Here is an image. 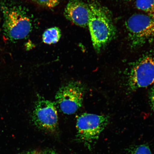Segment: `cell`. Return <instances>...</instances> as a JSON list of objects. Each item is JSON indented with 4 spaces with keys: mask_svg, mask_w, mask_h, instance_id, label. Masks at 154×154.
<instances>
[{
    "mask_svg": "<svg viewBox=\"0 0 154 154\" xmlns=\"http://www.w3.org/2000/svg\"><path fill=\"white\" fill-rule=\"evenodd\" d=\"M90 17L88 26L92 45L99 53L114 38L116 29L109 10L97 2L88 5Z\"/></svg>",
    "mask_w": 154,
    "mask_h": 154,
    "instance_id": "obj_1",
    "label": "cell"
},
{
    "mask_svg": "<svg viewBox=\"0 0 154 154\" xmlns=\"http://www.w3.org/2000/svg\"><path fill=\"white\" fill-rule=\"evenodd\" d=\"M3 29L7 37L11 41L26 38L32 29L29 17L22 7L11 4L3 5Z\"/></svg>",
    "mask_w": 154,
    "mask_h": 154,
    "instance_id": "obj_2",
    "label": "cell"
},
{
    "mask_svg": "<svg viewBox=\"0 0 154 154\" xmlns=\"http://www.w3.org/2000/svg\"><path fill=\"white\" fill-rule=\"evenodd\" d=\"M131 48H140L154 40V14H137L126 23Z\"/></svg>",
    "mask_w": 154,
    "mask_h": 154,
    "instance_id": "obj_3",
    "label": "cell"
},
{
    "mask_svg": "<svg viewBox=\"0 0 154 154\" xmlns=\"http://www.w3.org/2000/svg\"><path fill=\"white\" fill-rule=\"evenodd\" d=\"M154 83V57L147 55L133 64L127 74V84L131 91H136Z\"/></svg>",
    "mask_w": 154,
    "mask_h": 154,
    "instance_id": "obj_4",
    "label": "cell"
},
{
    "mask_svg": "<svg viewBox=\"0 0 154 154\" xmlns=\"http://www.w3.org/2000/svg\"><path fill=\"white\" fill-rule=\"evenodd\" d=\"M85 88L82 83L72 81L61 87L58 90L55 99L63 113L74 114L82 106Z\"/></svg>",
    "mask_w": 154,
    "mask_h": 154,
    "instance_id": "obj_5",
    "label": "cell"
},
{
    "mask_svg": "<svg viewBox=\"0 0 154 154\" xmlns=\"http://www.w3.org/2000/svg\"><path fill=\"white\" fill-rule=\"evenodd\" d=\"M109 121V117L107 115L82 113L77 119L76 127L78 137L87 142H91L97 139Z\"/></svg>",
    "mask_w": 154,
    "mask_h": 154,
    "instance_id": "obj_6",
    "label": "cell"
},
{
    "mask_svg": "<svg viewBox=\"0 0 154 154\" xmlns=\"http://www.w3.org/2000/svg\"><path fill=\"white\" fill-rule=\"evenodd\" d=\"M32 122L38 128L47 131L57 130L58 122L57 111L55 103L38 96L32 115Z\"/></svg>",
    "mask_w": 154,
    "mask_h": 154,
    "instance_id": "obj_7",
    "label": "cell"
},
{
    "mask_svg": "<svg viewBox=\"0 0 154 154\" xmlns=\"http://www.w3.org/2000/svg\"><path fill=\"white\" fill-rule=\"evenodd\" d=\"M64 15L76 26L86 28L89 19V6L82 0H70L65 8Z\"/></svg>",
    "mask_w": 154,
    "mask_h": 154,
    "instance_id": "obj_8",
    "label": "cell"
},
{
    "mask_svg": "<svg viewBox=\"0 0 154 154\" xmlns=\"http://www.w3.org/2000/svg\"><path fill=\"white\" fill-rule=\"evenodd\" d=\"M61 32L60 29L57 27L51 28L47 29L44 32L43 40L44 43L52 44L57 43L60 39Z\"/></svg>",
    "mask_w": 154,
    "mask_h": 154,
    "instance_id": "obj_9",
    "label": "cell"
},
{
    "mask_svg": "<svg viewBox=\"0 0 154 154\" xmlns=\"http://www.w3.org/2000/svg\"><path fill=\"white\" fill-rule=\"evenodd\" d=\"M135 5L140 10L154 14V0H136Z\"/></svg>",
    "mask_w": 154,
    "mask_h": 154,
    "instance_id": "obj_10",
    "label": "cell"
},
{
    "mask_svg": "<svg viewBox=\"0 0 154 154\" xmlns=\"http://www.w3.org/2000/svg\"><path fill=\"white\" fill-rule=\"evenodd\" d=\"M125 154H152L149 146L142 144L132 149L128 153Z\"/></svg>",
    "mask_w": 154,
    "mask_h": 154,
    "instance_id": "obj_11",
    "label": "cell"
},
{
    "mask_svg": "<svg viewBox=\"0 0 154 154\" xmlns=\"http://www.w3.org/2000/svg\"><path fill=\"white\" fill-rule=\"evenodd\" d=\"M36 1L40 5L51 8L58 5L60 0H36Z\"/></svg>",
    "mask_w": 154,
    "mask_h": 154,
    "instance_id": "obj_12",
    "label": "cell"
},
{
    "mask_svg": "<svg viewBox=\"0 0 154 154\" xmlns=\"http://www.w3.org/2000/svg\"><path fill=\"white\" fill-rule=\"evenodd\" d=\"M149 99L154 114V84L150 90Z\"/></svg>",
    "mask_w": 154,
    "mask_h": 154,
    "instance_id": "obj_13",
    "label": "cell"
},
{
    "mask_svg": "<svg viewBox=\"0 0 154 154\" xmlns=\"http://www.w3.org/2000/svg\"><path fill=\"white\" fill-rule=\"evenodd\" d=\"M27 154H55V152L52 150H44V151H32Z\"/></svg>",
    "mask_w": 154,
    "mask_h": 154,
    "instance_id": "obj_14",
    "label": "cell"
},
{
    "mask_svg": "<svg viewBox=\"0 0 154 154\" xmlns=\"http://www.w3.org/2000/svg\"><path fill=\"white\" fill-rule=\"evenodd\" d=\"M125 1H131V0H125Z\"/></svg>",
    "mask_w": 154,
    "mask_h": 154,
    "instance_id": "obj_15",
    "label": "cell"
}]
</instances>
